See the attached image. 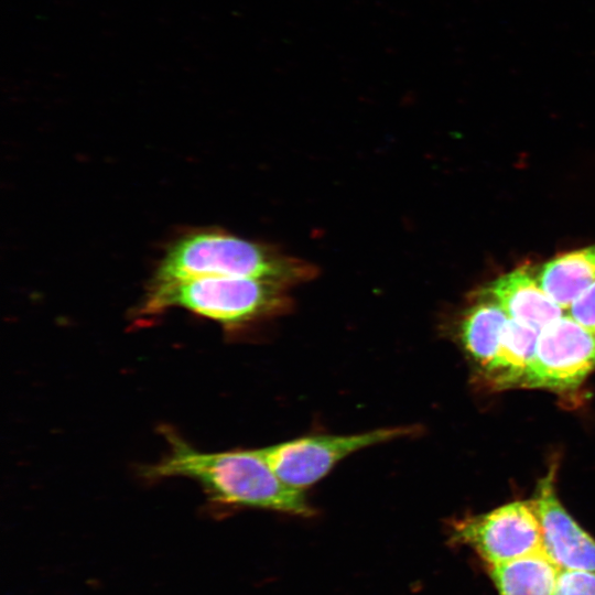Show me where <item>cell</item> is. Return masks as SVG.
Instances as JSON below:
<instances>
[{"instance_id":"1","label":"cell","mask_w":595,"mask_h":595,"mask_svg":"<svg viewBox=\"0 0 595 595\" xmlns=\"http://www.w3.org/2000/svg\"><path fill=\"white\" fill-rule=\"evenodd\" d=\"M167 453L141 469L143 478L160 480L183 477L202 486L210 502L249 507L295 516L314 513L305 491L286 485L266 459L262 448L203 452L174 431H162Z\"/></svg>"},{"instance_id":"2","label":"cell","mask_w":595,"mask_h":595,"mask_svg":"<svg viewBox=\"0 0 595 595\" xmlns=\"http://www.w3.org/2000/svg\"><path fill=\"white\" fill-rule=\"evenodd\" d=\"M316 273L315 266L272 246L205 228L186 232L169 246L152 282L237 277L292 288L314 279Z\"/></svg>"},{"instance_id":"3","label":"cell","mask_w":595,"mask_h":595,"mask_svg":"<svg viewBox=\"0 0 595 595\" xmlns=\"http://www.w3.org/2000/svg\"><path fill=\"white\" fill-rule=\"evenodd\" d=\"M289 289L262 279L237 277L152 282L138 314L153 316L170 309H184L232 332L289 312Z\"/></svg>"},{"instance_id":"4","label":"cell","mask_w":595,"mask_h":595,"mask_svg":"<svg viewBox=\"0 0 595 595\" xmlns=\"http://www.w3.org/2000/svg\"><path fill=\"white\" fill-rule=\"evenodd\" d=\"M413 433L414 426H389L355 434H309L261 448L282 482L305 491L350 454Z\"/></svg>"},{"instance_id":"5","label":"cell","mask_w":595,"mask_h":595,"mask_svg":"<svg viewBox=\"0 0 595 595\" xmlns=\"http://www.w3.org/2000/svg\"><path fill=\"white\" fill-rule=\"evenodd\" d=\"M452 539L474 549L490 566L544 550L532 501H515L459 519L452 527Z\"/></svg>"},{"instance_id":"6","label":"cell","mask_w":595,"mask_h":595,"mask_svg":"<svg viewBox=\"0 0 595 595\" xmlns=\"http://www.w3.org/2000/svg\"><path fill=\"white\" fill-rule=\"evenodd\" d=\"M595 369V333L565 314L544 326L520 387L564 391Z\"/></svg>"},{"instance_id":"7","label":"cell","mask_w":595,"mask_h":595,"mask_svg":"<svg viewBox=\"0 0 595 595\" xmlns=\"http://www.w3.org/2000/svg\"><path fill=\"white\" fill-rule=\"evenodd\" d=\"M538 515L543 548L550 559L565 570L595 573V540L561 505L554 489V468L538 485L531 500Z\"/></svg>"},{"instance_id":"8","label":"cell","mask_w":595,"mask_h":595,"mask_svg":"<svg viewBox=\"0 0 595 595\" xmlns=\"http://www.w3.org/2000/svg\"><path fill=\"white\" fill-rule=\"evenodd\" d=\"M478 293L497 302L510 318L539 331L563 315L529 264L501 274Z\"/></svg>"},{"instance_id":"9","label":"cell","mask_w":595,"mask_h":595,"mask_svg":"<svg viewBox=\"0 0 595 595\" xmlns=\"http://www.w3.org/2000/svg\"><path fill=\"white\" fill-rule=\"evenodd\" d=\"M509 316L494 300L477 292L462 313L457 335L468 357L485 369L496 356Z\"/></svg>"},{"instance_id":"10","label":"cell","mask_w":595,"mask_h":595,"mask_svg":"<svg viewBox=\"0 0 595 595\" xmlns=\"http://www.w3.org/2000/svg\"><path fill=\"white\" fill-rule=\"evenodd\" d=\"M543 291L562 309L595 282V245L559 255L537 271Z\"/></svg>"},{"instance_id":"11","label":"cell","mask_w":595,"mask_h":595,"mask_svg":"<svg viewBox=\"0 0 595 595\" xmlns=\"http://www.w3.org/2000/svg\"><path fill=\"white\" fill-rule=\"evenodd\" d=\"M560 571L542 550L491 565L489 574L500 595H553Z\"/></svg>"},{"instance_id":"12","label":"cell","mask_w":595,"mask_h":595,"mask_svg":"<svg viewBox=\"0 0 595 595\" xmlns=\"http://www.w3.org/2000/svg\"><path fill=\"white\" fill-rule=\"evenodd\" d=\"M539 333V329L509 317L498 351L484 369L494 387L510 388L521 385L534 355Z\"/></svg>"},{"instance_id":"13","label":"cell","mask_w":595,"mask_h":595,"mask_svg":"<svg viewBox=\"0 0 595 595\" xmlns=\"http://www.w3.org/2000/svg\"><path fill=\"white\" fill-rule=\"evenodd\" d=\"M553 595H595V573L561 569Z\"/></svg>"},{"instance_id":"14","label":"cell","mask_w":595,"mask_h":595,"mask_svg":"<svg viewBox=\"0 0 595 595\" xmlns=\"http://www.w3.org/2000/svg\"><path fill=\"white\" fill-rule=\"evenodd\" d=\"M567 315L595 333V282L587 286L569 306Z\"/></svg>"}]
</instances>
